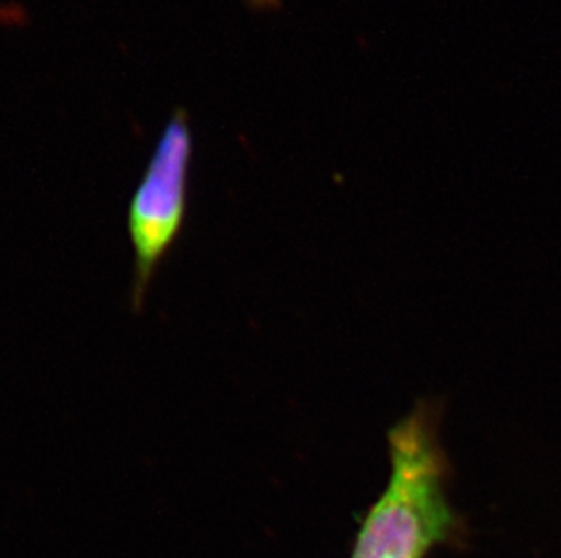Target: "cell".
Returning a JSON list of instances; mask_svg holds the SVG:
<instances>
[{
	"label": "cell",
	"instance_id": "obj_1",
	"mask_svg": "<svg viewBox=\"0 0 561 558\" xmlns=\"http://www.w3.org/2000/svg\"><path fill=\"white\" fill-rule=\"evenodd\" d=\"M439 411L420 403L389 430L391 477L369 508L351 558H425L461 535L449 497L450 463L439 443Z\"/></svg>",
	"mask_w": 561,
	"mask_h": 558
},
{
	"label": "cell",
	"instance_id": "obj_2",
	"mask_svg": "<svg viewBox=\"0 0 561 558\" xmlns=\"http://www.w3.org/2000/svg\"><path fill=\"white\" fill-rule=\"evenodd\" d=\"M193 131L184 109L171 115L133 193L127 232L133 248V309L144 305L154 270L181 236L190 201Z\"/></svg>",
	"mask_w": 561,
	"mask_h": 558
}]
</instances>
